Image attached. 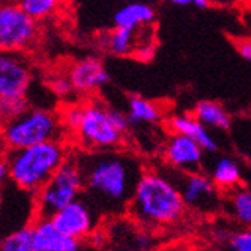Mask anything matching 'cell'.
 Here are the masks:
<instances>
[{
    "mask_svg": "<svg viewBox=\"0 0 251 251\" xmlns=\"http://www.w3.org/2000/svg\"><path fill=\"white\" fill-rule=\"evenodd\" d=\"M29 108L27 98H0V121L8 124L20 118Z\"/></svg>",
    "mask_w": 251,
    "mask_h": 251,
    "instance_id": "obj_22",
    "label": "cell"
},
{
    "mask_svg": "<svg viewBox=\"0 0 251 251\" xmlns=\"http://www.w3.org/2000/svg\"><path fill=\"white\" fill-rule=\"evenodd\" d=\"M0 153H6V145H5V124L0 121Z\"/></svg>",
    "mask_w": 251,
    "mask_h": 251,
    "instance_id": "obj_31",
    "label": "cell"
},
{
    "mask_svg": "<svg viewBox=\"0 0 251 251\" xmlns=\"http://www.w3.org/2000/svg\"><path fill=\"white\" fill-rule=\"evenodd\" d=\"M126 116L131 125H155L161 121V110L152 101L142 97H129Z\"/></svg>",
    "mask_w": 251,
    "mask_h": 251,
    "instance_id": "obj_18",
    "label": "cell"
},
{
    "mask_svg": "<svg viewBox=\"0 0 251 251\" xmlns=\"http://www.w3.org/2000/svg\"><path fill=\"white\" fill-rule=\"evenodd\" d=\"M30 227L36 251H78L81 247L80 241L62 235L50 218H35Z\"/></svg>",
    "mask_w": 251,
    "mask_h": 251,
    "instance_id": "obj_14",
    "label": "cell"
},
{
    "mask_svg": "<svg viewBox=\"0 0 251 251\" xmlns=\"http://www.w3.org/2000/svg\"><path fill=\"white\" fill-rule=\"evenodd\" d=\"M167 126L173 134L185 135L194 140L204 152L214 153L218 151L217 139L212 135L211 129H208L193 113H176L167 119Z\"/></svg>",
    "mask_w": 251,
    "mask_h": 251,
    "instance_id": "obj_13",
    "label": "cell"
},
{
    "mask_svg": "<svg viewBox=\"0 0 251 251\" xmlns=\"http://www.w3.org/2000/svg\"><path fill=\"white\" fill-rule=\"evenodd\" d=\"M155 18V11L152 6L140 2H132L119 8L113 15V23L116 27L139 29L143 25H149Z\"/></svg>",
    "mask_w": 251,
    "mask_h": 251,
    "instance_id": "obj_16",
    "label": "cell"
},
{
    "mask_svg": "<svg viewBox=\"0 0 251 251\" xmlns=\"http://www.w3.org/2000/svg\"><path fill=\"white\" fill-rule=\"evenodd\" d=\"M98 217L100 215L89 206L87 201L78 199L54 214L50 220L62 235L81 241L97 230Z\"/></svg>",
    "mask_w": 251,
    "mask_h": 251,
    "instance_id": "obj_9",
    "label": "cell"
},
{
    "mask_svg": "<svg viewBox=\"0 0 251 251\" xmlns=\"http://www.w3.org/2000/svg\"><path fill=\"white\" fill-rule=\"evenodd\" d=\"M81 115H83V105H71L63 110L60 115V121L65 129L77 132L80 122H81Z\"/></svg>",
    "mask_w": 251,
    "mask_h": 251,
    "instance_id": "obj_24",
    "label": "cell"
},
{
    "mask_svg": "<svg viewBox=\"0 0 251 251\" xmlns=\"http://www.w3.org/2000/svg\"><path fill=\"white\" fill-rule=\"evenodd\" d=\"M60 116L51 110L30 107L20 118L5 124L6 151H18L47 142H57L63 134Z\"/></svg>",
    "mask_w": 251,
    "mask_h": 251,
    "instance_id": "obj_6",
    "label": "cell"
},
{
    "mask_svg": "<svg viewBox=\"0 0 251 251\" xmlns=\"http://www.w3.org/2000/svg\"><path fill=\"white\" fill-rule=\"evenodd\" d=\"M193 115L208 129L227 131L232 125V119L224 107L215 101H199L194 105Z\"/></svg>",
    "mask_w": 251,
    "mask_h": 251,
    "instance_id": "obj_17",
    "label": "cell"
},
{
    "mask_svg": "<svg viewBox=\"0 0 251 251\" xmlns=\"http://www.w3.org/2000/svg\"><path fill=\"white\" fill-rule=\"evenodd\" d=\"M66 158L68 152L60 140L6 151L12 184L29 194H36L47 184Z\"/></svg>",
    "mask_w": 251,
    "mask_h": 251,
    "instance_id": "obj_3",
    "label": "cell"
},
{
    "mask_svg": "<svg viewBox=\"0 0 251 251\" xmlns=\"http://www.w3.org/2000/svg\"><path fill=\"white\" fill-rule=\"evenodd\" d=\"M227 242L232 251H251V229L230 232Z\"/></svg>",
    "mask_w": 251,
    "mask_h": 251,
    "instance_id": "obj_25",
    "label": "cell"
},
{
    "mask_svg": "<svg viewBox=\"0 0 251 251\" xmlns=\"http://www.w3.org/2000/svg\"><path fill=\"white\" fill-rule=\"evenodd\" d=\"M166 173L176 184L187 209L201 215H214L223 208V196L211 177L203 172L182 173L167 167Z\"/></svg>",
    "mask_w": 251,
    "mask_h": 251,
    "instance_id": "obj_7",
    "label": "cell"
},
{
    "mask_svg": "<svg viewBox=\"0 0 251 251\" xmlns=\"http://www.w3.org/2000/svg\"><path fill=\"white\" fill-rule=\"evenodd\" d=\"M32 83L29 66L20 57L0 54V98H27Z\"/></svg>",
    "mask_w": 251,
    "mask_h": 251,
    "instance_id": "obj_11",
    "label": "cell"
},
{
    "mask_svg": "<svg viewBox=\"0 0 251 251\" xmlns=\"http://www.w3.org/2000/svg\"><path fill=\"white\" fill-rule=\"evenodd\" d=\"M129 126L126 113L94 101L83 105L77 135L90 151H115L122 145Z\"/></svg>",
    "mask_w": 251,
    "mask_h": 251,
    "instance_id": "obj_4",
    "label": "cell"
},
{
    "mask_svg": "<svg viewBox=\"0 0 251 251\" xmlns=\"http://www.w3.org/2000/svg\"><path fill=\"white\" fill-rule=\"evenodd\" d=\"M73 89L78 92H94L110 81V74L102 62L95 57H86L75 62L68 74Z\"/></svg>",
    "mask_w": 251,
    "mask_h": 251,
    "instance_id": "obj_12",
    "label": "cell"
},
{
    "mask_svg": "<svg viewBox=\"0 0 251 251\" xmlns=\"http://www.w3.org/2000/svg\"><path fill=\"white\" fill-rule=\"evenodd\" d=\"M206 175L217 185L220 191L233 193L235 190L241 188L242 182V167L238 159L232 156H217L209 164Z\"/></svg>",
    "mask_w": 251,
    "mask_h": 251,
    "instance_id": "obj_15",
    "label": "cell"
},
{
    "mask_svg": "<svg viewBox=\"0 0 251 251\" xmlns=\"http://www.w3.org/2000/svg\"><path fill=\"white\" fill-rule=\"evenodd\" d=\"M83 172V200L100 217L128 212L135 187L145 173L139 158L119 151H90L78 153Z\"/></svg>",
    "mask_w": 251,
    "mask_h": 251,
    "instance_id": "obj_1",
    "label": "cell"
},
{
    "mask_svg": "<svg viewBox=\"0 0 251 251\" xmlns=\"http://www.w3.org/2000/svg\"><path fill=\"white\" fill-rule=\"evenodd\" d=\"M191 251H214V250H209V248H197V250H191Z\"/></svg>",
    "mask_w": 251,
    "mask_h": 251,
    "instance_id": "obj_32",
    "label": "cell"
},
{
    "mask_svg": "<svg viewBox=\"0 0 251 251\" xmlns=\"http://www.w3.org/2000/svg\"><path fill=\"white\" fill-rule=\"evenodd\" d=\"M176 6H194L199 9H204L209 6V0H167Z\"/></svg>",
    "mask_w": 251,
    "mask_h": 251,
    "instance_id": "obj_28",
    "label": "cell"
},
{
    "mask_svg": "<svg viewBox=\"0 0 251 251\" xmlns=\"http://www.w3.org/2000/svg\"><path fill=\"white\" fill-rule=\"evenodd\" d=\"M227 209L230 217L244 229H251V191L245 188H238L229 194Z\"/></svg>",
    "mask_w": 251,
    "mask_h": 251,
    "instance_id": "obj_20",
    "label": "cell"
},
{
    "mask_svg": "<svg viewBox=\"0 0 251 251\" xmlns=\"http://www.w3.org/2000/svg\"><path fill=\"white\" fill-rule=\"evenodd\" d=\"M51 87H53L54 92L57 95H60V97H65L66 94H70L73 90V84H71V81L68 77H56V78H53L51 80Z\"/></svg>",
    "mask_w": 251,
    "mask_h": 251,
    "instance_id": "obj_26",
    "label": "cell"
},
{
    "mask_svg": "<svg viewBox=\"0 0 251 251\" xmlns=\"http://www.w3.org/2000/svg\"><path fill=\"white\" fill-rule=\"evenodd\" d=\"M0 251H36L33 245L32 227H21L6 233L0 239Z\"/></svg>",
    "mask_w": 251,
    "mask_h": 251,
    "instance_id": "obj_21",
    "label": "cell"
},
{
    "mask_svg": "<svg viewBox=\"0 0 251 251\" xmlns=\"http://www.w3.org/2000/svg\"><path fill=\"white\" fill-rule=\"evenodd\" d=\"M137 30L135 29H125V27H115L108 35L104 36V49L115 54V56H126L135 53L137 50Z\"/></svg>",
    "mask_w": 251,
    "mask_h": 251,
    "instance_id": "obj_19",
    "label": "cell"
},
{
    "mask_svg": "<svg viewBox=\"0 0 251 251\" xmlns=\"http://www.w3.org/2000/svg\"><path fill=\"white\" fill-rule=\"evenodd\" d=\"M8 179H11V175H9V164L6 159V153H0V187L5 185Z\"/></svg>",
    "mask_w": 251,
    "mask_h": 251,
    "instance_id": "obj_30",
    "label": "cell"
},
{
    "mask_svg": "<svg viewBox=\"0 0 251 251\" xmlns=\"http://www.w3.org/2000/svg\"><path fill=\"white\" fill-rule=\"evenodd\" d=\"M187 212L176 184L161 170H145L131 199L128 215L145 229L179 223Z\"/></svg>",
    "mask_w": 251,
    "mask_h": 251,
    "instance_id": "obj_2",
    "label": "cell"
},
{
    "mask_svg": "<svg viewBox=\"0 0 251 251\" xmlns=\"http://www.w3.org/2000/svg\"><path fill=\"white\" fill-rule=\"evenodd\" d=\"M36 20L20 5H0V53H15L27 49L36 38Z\"/></svg>",
    "mask_w": 251,
    "mask_h": 251,
    "instance_id": "obj_8",
    "label": "cell"
},
{
    "mask_svg": "<svg viewBox=\"0 0 251 251\" xmlns=\"http://www.w3.org/2000/svg\"><path fill=\"white\" fill-rule=\"evenodd\" d=\"M155 53H156V49L152 42H145L135 50V54L139 57V60H145V62H149L151 59H153Z\"/></svg>",
    "mask_w": 251,
    "mask_h": 251,
    "instance_id": "obj_27",
    "label": "cell"
},
{
    "mask_svg": "<svg viewBox=\"0 0 251 251\" xmlns=\"http://www.w3.org/2000/svg\"><path fill=\"white\" fill-rule=\"evenodd\" d=\"M161 156L169 169L182 173L201 172L204 164V151L188 137L173 132L163 145Z\"/></svg>",
    "mask_w": 251,
    "mask_h": 251,
    "instance_id": "obj_10",
    "label": "cell"
},
{
    "mask_svg": "<svg viewBox=\"0 0 251 251\" xmlns=\"http://www.w3.org/2000/svg\"><path fill=\"white\" fill-rule=\"evenodd\" d=\"M60 0H20V6L32 18H44L50 15L59 5Z\"/></svg>",
    "mask_w": 251,
    "mask_h": 251,
    "instance_id": "obj_23",
    "label": "cell"
},
{
    "mask_svg": "<svg viewBox=\"0 0 251 251\" xmlns=\"http://www.w3.org/2000/svg\"><path fill=\"white\" fill-rule=\"evenodd\" d=\"M236 50L242 59H245L247 62H251V38L241 39L236 44Z\"/></svg>",
    "mask_w": 251,
    "mask_h": 251,
    "instance_id": "obj_29",
    "label": "cell"
},
{
    "mask_svg": "<svg viewBox=\"0 0 251 251\" xmlns=\"http://www.w3.org/2000/svg\"><path fill=\"white\" fill-rule=\"evenodd\" d=\"M83 172L77 155H68L53 177L35 194L36 218H51L68 204L81 199Z\"/></svg>",
    "mask_w": 251,
    "mask_h": 251,
    "instance_id": "obj_5",
    "label": "cell"
}]
</instances>
